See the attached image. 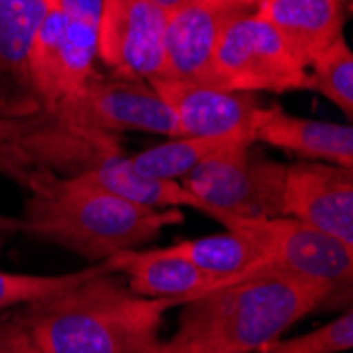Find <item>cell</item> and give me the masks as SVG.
Returning a JSON list of instances; mask_svg holds the SVG:
<instances>
[{"mask_svg":"<svg viewBox=\"0 0 353 353\" xmlns=\"http://www.w3.org/2000/svg\"><path fill=\"white\" fill-rule=\"evenodd\" d=\"M0 174L15 178L30 192L19 218L21 233L63 245L91 263L136 250L184 218L180 208L136 205L41 165H13Z\"/></svg>","mask_w":353,"mask_h":353,"instance_id":"cell-1","label":"cell"},{"mask_svg":"<svg viewBox=\"0 0 353 353\" xmlns=\"http://www.w3.org/2000/svg\"><path fill=\"white\" fill-rule=\"evenodd\" d=\"M330 299L324 285L256 275L184 303L176 334L159 353H254Z\"/></svg>","mask_w":353,"mask_h":353,"instance_id":"cell-2","label":"cell"},{"mask_svg":"<svg viewBox=\"0 0 353 353\" xmlns=\"http://www.w3.org/2000/svg\"><path fill=\"white\" fill-rule=\"evenodd\" d=\"M174 299H144L114 273L26 305L15 319L43 353H159V328Z\"/></svg>","mask_w":353,"mask_h":353,"instance_id":"cell-3","label":"cell"},{"mask_svg":"<svg viewBox=\"0 0 353 353\" xmlns=\"http://www.w3.org/2000/svg\"><path fill=\"white\" fill-rule=\"evenodd\" d=\"M119 154V136L89 130L63 104L37 114H0V172L13 165H41L74 178Z\"/></svg>","mask_w":353,"mask_h":353,"instance_id":"cell-4","label":"cell"},{"mask_svg":"<svg viewBox=\"0 0 353 353\" xmlns=\"http://www.w3.org/2000/svg\"><path fill=\"white\" fill-rule=\"evenodd\" d=\"M288 165L254 152L252 144H237L188 172L180 184L199 203V212L222 227L237 220L283 216Z\"/></svg>","mask_w":353,"mask_h":353,"instance_id":"cell-5","label":"cell"},{"mask_svg":"<svg viewBox=\"0 0 353 353\" xmlns=\"http://www.w3.org/2000/svg\"><path fill=\"white\" fill-rule=\"evenodd\" d=\"M227 229L248 235L263 252V261L259 265L250 267L245 273L227 283L243 281L256 275H283L305 283L324 285L330 290V299L341 292L349 296L353 248L341 239L290 216L237 220Z\"/></svg>","mask_w":353,"mask_h":353,"instance_id":"cell-6","label":"cell"},{"mask_svg":"<svg viewBox=\"0 0 353 353\" xmlns=\"http://www.w3.org/2000/svg\"><path fill=\"white\" fill-rule=\"evenodd\" d=\"M216 85L231 91H294L309 89V66L261 15L235 17L216 45Z\"/></svg>","mask_w":353,"mask_h":353,"instance_id":"cell-7","label":"cell"},{"mask_svg":"<svg viewBox=\"0 0 353 353\" xmlns=\"http://www.w3.org/2000/svg\"><path fill=\"white\" fill-rule=\"evenodd\" d=\"M59 104L89 130L114 136L119 132H148L180 138L174 110L144 81L121 77L106 81L93 74L77 95Z\"/></svg>","mask_w":353,"mask_h":353,"instance_id":"cell-8","label":"cell"},{"mask_svg":"<svg viewBox=\"0 0 353 353\" xmlns=\"http://www.w3.org/2000/svg\"><path fill=\"white\" fill-rule=\"evenodd\" d=\"M165 21L168 13L150 0H104L98 57L121 79H159Z\"/></svg>","mask_w":353,"mask_h":353,"instance_id":"cell-9","label":"cell"},{"mask_svg":"<svg viewBox=\"0 0 353 353\" xmlns=\"http://www.w3.org/2000/svg\"><path fill=\"white\" fill-rule=\"evenodd\" d=\"M245 13H252L250 7H224L205 0H186L182 7L168 13L163 70L159 79L218 87L214 74L218 39L235 17Z\"/></svg>","mask_w":353,"mask_h":353,"instance_id":"cell-10","label":"cell"},{"mask_svg":"<svg viewBox=\"0 0 353 353\" xmlns=\"http://www.w3.org/2000/svg\"><path fill=\"white\" fill-rule=\"evenodd\" d=\"M283 216L353 248V170L324 161L288 165Z\"/></svg>","mask_w":353,"mask_h":353,"instance_id":"cell-11","label":"cell"},{"mask_svg":"<svg viewBox=\"0 0 353 353\" xmlns=\"http://www.w3.org/2000/svg\"><path fill=\"white\" fill-rule=\"evenodd\" d=\"M148 85L174 110L180 138L252 132L254 114L261 108L254 93L245 91L165 79H148Z\"/></svg>","mask_w":353,"mask_h":353,"instance_id":"cell-12","label":"cell"},{"mask_svg":"<svg viewBox=\"0 0 353 353\" xmlns=\"http://www.w3.org/2000/svg\"><path fill=\"white\" fill-rule=\"evenodd\" d=\"M252 142L294 152L305 161H324L353 170L351 125L292 117L279 106L259 108L252 121Z\"/></svg>","mask_w":353,"mask_h":353,"instance_id":"cell-13","label":"cell"},{"mask_svg":"<svg viewBox=\"0 0 353 353\" xmlns=\"http://www.w3.org/2000/svg\"><path fill=\"white\" fill-rule=\"evenodd\" d=\"M112 273L130 277V290L144 299H174V305H184L210 290L212 277L199 271L182 256L168 248L159 250H123L106 259Z\"/></svg>","mask_w":353,"mask_h":353,"instance_id":"cell-14","label":"cell"},{"mask_svg":"<svg viewBox=\"0 0 353 353\" xmlns=\"http://www.w3.org/2000/svg\"><path fill=\"white\" fill-rule=\"evenodd\" d=\"M256 15L267 19L307 66L343 37V7L336 0H261Z\"/></svg>","mask_w":353,"mask_h":353,"instance_id":"cell-15","label":"cell"},{"mask_svg":"<svg viewBox=\"0 0 353 353\" xmlns=\"http://www.w3.org/2000/svg\"><path fill=\"white\" fill-rule=\"evenodd\" d=\"M87 184L104 188L112 195L146 208H192L199 210L197 199L176 180H159L138 174L132 168V159L125 152L112 161L95 168L87 174L74 176Z\"/></svg>","mask_w":353,"mask_h":353,"instance_id":"cell-16","label":"cell"},{"mask_svg":"<svg viewBox=\"0 0 353 353\" xmlns=\"http://www.w3.org/2000/svg\"><path fill=\"white\" fill-rule=\"evenodd\" d=\"M168 250L176 256H182V259L192 263L208 277H212L210 290H216V288L239 277L250 267L259 265L263 261L261 248L248 235L233 231V229L220 235L186 239L176 245H168Z\"/></svg>","mask_w":353,"mask_h":353,"instance_id":"cell-17","label":"cell"},{"mask_svg":"<svg viewBox=\"0 0 353 353\" xmlns=\"http://www.w3.org/2000/svg\"><path fill=\"white\" fill-rule=\"evenodd\" d=\"M237 144H254L252 132H233L224 136H199V138H172L165 144L146 148L144 152L130 157L132 168L148 178L182 180L188 172Z\"/></svg>","mask_w":353,"mask_h":353,"instance_id":"cell-18","label":"cell"},{"mask_svg":"<svg viewBox=\"0 0 353 353\" xmlns=\"http://www.w3.org/2000/svg\"><path fill=\"white\" fill-rule=\"evenodd\" d=\"M57 0H0V66L23 81L37 32Z\"/></svg>","mask_w":353,"mask_h":353,"instance_id":"cell-19","label":"cell"},{"mask_svg":"<svg viewBox=\"0 0 353 353\" xmlns=\"http://www.w3.org/2000/svg\"><path fill=\"white\" fill-rule=\"evenodd\" d=\"M106 273H112L106 261L66 275H23L0 271V309H9L15 305H32L59 296L72 290V288Z\"/></svg>","mask_w":353,"mask_h":353,"instance_id":"cell-20","label":"cell"},{"mask_svg":"<svg viewBox=\"0 0 353 353\" xmlns=\"http://www.w3.org/2000/svg\"><path fill=\"white\" fill-rule=\"evenodd\" d=\"M309 89L326 95L347 117L353 114V53L343 37L309 63Z\"/></svg>","mask_w":353,"mask_h":353,"instance_id":"cell-21","label":"cell"},{"mask_svg":"<svg viewBox=\"0 0 353 353\" xmlns=\"http://www.w3.org/2000/svg\"><path fill=\"white\" fill-rule=\"evenodd\" d=\"M353 347V315L345 311L330 324L317 328L313 332L288 339L273 341L263 347V353H341Z\"/></svg>","mask_w":353,"mask_h":353,"instance_id":"cell-22","label":"cell"},{"mask_svg":"<svg viewBox=\"0 0 353 353\" xmlns=\"http://www.w3.org/2000/svg\"><path fill=\"white\" fill-rule=\"evenodd\" d=\"M0 353H43V351L17 319H11V322L0 324Z\"/></svg>","mask_w":353,"mask_h":353,"instance_id":"cell-23","label":"cell"},{"mask_svg":"<svg viewBox=\"0 0 353 353\" xmlns=\"http://www.w3.org/2000/svg\"><path fill=\"white\" fill-rule=\"evenodd\" d=\"M15 233H21V220L11 216H0V243H5Z\"/></svg>","mask_w":353,"mask_h":353,"instance_id":"cell-24","label":"cell"},{"mask_svg":"<svg viewBox=\"0 0 353 353\" xmlns=\"http://www.w3.org/2000/svg\"><path fill=\"white\" fill-rule=\"evenodd\" d=\"M152 5H157L159 9H163L165 13H172V11H176L178 7H182L186 0H150Z\"/></svg>","mask_w":353,"mask_h":353,"instance_id":"cell-25","label":"cell"},{"mask_svg":"<svg viewBox=\"0 0 353 353\" xmlns=\"http://www.w3.org/2000/svg\"><path fill=\"white\" fill-rule=\"evenodd\" d=\"M205 3L224 5V7H254L256 5V3H252V0H205Z\"/></svg>","mask_w":353,"mask_h":353,"instance_id":"cell-26","label":"cell"},{"mask_svg":"<svg viewBox=\"0 0 353 353\" xmlns=\"http://www.w3.org/2000/svg\"><path fill=\"white\" fill-rule=\"evenodd\" d=\"M252 3H261V0H252Z\"/></svg>","mask_w":353,"mask_h":353,"instance_id":"cell-27","label":"cell"},{"mask_svg":"<svg viewBox=\"0 0 353 353\" xmlns=\"http://www.w3.org/2000/svg\"><path fill=\"white\" fill-rule=\"evenodd\" d=\"M254 353H263V351H261V349H259V351H254Z\"/></svg>","mask_w":353,"mask_h":353,"instance_id":"cell-28","label":"cell"},{"mask_svg":"<svg viewBox=\"0 0 353 353\" xmlns=\"http://www.w3.org/2000/svg\"><path fill=\"white\" fill-rule=\"evenodd\" d=\"M336 3H343V0H336Z\"/></svg>","mask_w":353,"mask_h":353,"instance_id":"cell-29","label":"cell"}]
</instances>
